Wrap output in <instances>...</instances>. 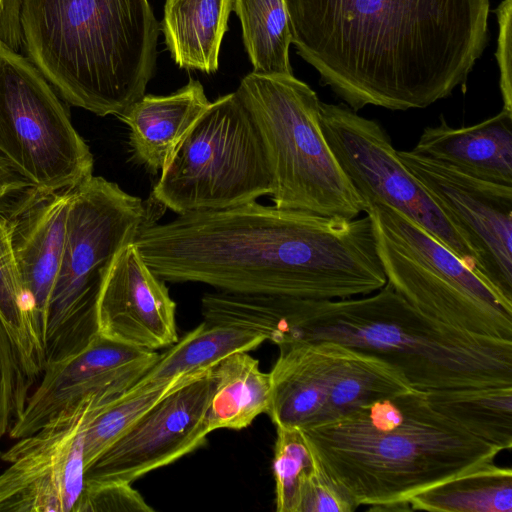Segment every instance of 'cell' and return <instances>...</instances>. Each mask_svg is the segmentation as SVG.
Segmentation results:
<instances>
[{
    "instance_id": "obj_1",
    "label": "cell",
    "mask_w": 512,
    "mask_h": 512,
    "mask_svg": "<svg viewBox=\"0 0 512 512\" xmlns=\"http://www.w3.org/2000/svg\"><path fill=\"white\" fill-rule=\"evenodd\" d=\"M134 244L165 282L313 300L371 294L386 283L370 217L241 206L145 223Z\"/></svg>"
},
{
    "instance_id": "obj_2",
    "label": "cell",
    "mask_w": 512,
    "mask_h": 512,
    "mask_svg": "<svg viewBox=\"0 0 512 512\" xmlns=\"http://www.w3.org/2000/svg\"><path fill=\"white\" fill-rule=\"evenodd\" d=\"M298 55L357 112L421 109L464 86L489 0H285Z\"/></svg>"
},
{
    "instance_id": "obj_3",
    "label": "cell",
    "mask_w": 512,
    "mask_h": 512,
    "mask_svg": "<svg viewBox=\"0 0 512 512\" xmlns=\"http://www.w3.org/2000/svg\"><path fill=\"white\" fill-rule=\"evenodd\" d=\"M269 340L278 347L331 341L375 355L424 393L512 385V340L442 323L412 306L389 283L345 299L277 296Z\"/></svg>"
},
{
    "instance_id": "obj_4",
    "label": "cell",
    "mask_w": 512,
    "mask_h": 512,
    "mask_svg": "<svg viewBox=\"0 0 512 512\" xmlns=\"http://www.w3.org/2000/svg\"><path fill=\"white\" fill-rule=\"evenodd\" d=\"M330 478L355 502L378 510L502 451L437 410L416 391L358 407L299 428Z\"/></svg>"
},
{
    "instance_id": "obj_5",
    "label": "cell",
    "mask_w": 512,
    "mask_h": 512,
    "mask_svg": "<svg viewBox=\"0 0 512 512\" xmlns=\"http://www.w3.org/2000/svg\"><path fill=\"white\" fill-rule=\"evenodd\" d=\"M27 57L68 104L119 116L154 75L159 24L148 0H21Z\"/></svg>"
},
{
    "instance_id": "obj_6",
    "label": "cell",
    "mask_w": 512,
    "mask_h": 512,
    "mask_svg": "<svg viewBox=\"0 0 512 512\" xmlns=\"http://www.w3.org/2000/svg\"><path fill=\"white\" fill-rule=\"evenodd\" d=\"M262 140L274 206L354 219L367 208L323 135L317 94L293 74L251 72L235 91Z\"/></svg>"
},
{
    "instance_id": "obj_7",
    "label": "cell",
    "mask_w": 512,
    "mask_h": 512,
    "mask_svg": "<svg viewBox=\"0 0 512 512\" xmlns=\"http://www.w3.org/2000/svg\"><path fill=\"white\" fill-rule=\"evenodd\" d=\"M147 222L142 199L103 177L91 176L71 191L61 262L45 315V366L76 355L98 336L96 307L104 277Z\"/></svg>"
},
{
    "instance_id": "obj_8",
    "label": "cell",
    "mask_w": 512,
    "mask_h": 512,
    "mask_svg": "<svg viewBox=\"0 0 512 512\" xmlns=\"http://www.w3.org/2000/svg\"><path fill=\"white\" fill-rule=\"evenodd\" d=\"M272 192L257 128L235 92L210 102L161 171L151 200L178 215L241 206Z\"/></svg>"
},
{
    "instance_id": "obj_9",
    "label": "cell",
    "mask_w": 512,
    "mask_h": 512,
    "mask_svg": "<svg viewBox=\"0 0 512 512\" xmlns=\"http://www.w3.org/2000/svg\"><path fill=\"white\" fill-rule=\"evenodd\" d=\"M387 283L422 313L472 333L512 340V313L464 262L384 202L367 203Z\"/></svg>"
},
{
    "instance_id": "obj_10",
    "label": "cell",
    "mask_w": 512,
    "mask_h": 512,
    "mask_svg": "<svg viewBox=\"0 0 512 512\" xmlns=\"http://www.w3.org/2000/svg\"><path fill=\"white\" fill-rule=\"evenodd\" d=\"M0 157L41 197L93 176L90 148L55 89L27 56L1 41Z\"/></svg>"
},
{
    "instance_id": "obj_11",
    "label": "cell",
    "mask_w": 512,
    "mask_h": 512,
    "mask_svg": "<svg viewBox=\"0 0 512 512\" xmlns=\"http://www.w3.org/2000/svg\"><path fill=\"white\" fill-rule=\"evenodd\" d=\"M320 125L339 166L366 204L378 200L399 211L476 274L472 249L400 161L378 122L346 105L321 102Z\"/></svg>"
},
{
    "instance_id": "obj_12",
    "label": "cell",
    "mask_w": 512,
    "mask_h": 512,
    "mask_svg": "<svg viewBox=\"0 0 512 512\" xmlns=\"http://www.w3.org/2000/svg\"><path fill=\"white\" fill-rule=\"evenodd\" d=\"M397 155L472 249L477 276L512 313V186L472 177L411 150Z\"/></svg>"
},
{
    "instance_id": "obj_13",
    "label": "cell",
    "mask_w": 512,
    "mask_h": 512,
    "mask_svg": "<svg viewBox=\"0 0 512 512\" xmlns=\"http://www.w3.org/2000/svg\"><path fill=\"white\" fill-rule=\"evenodd\" d=\"M115 399L93 397L17 439L2 453L0 512H78L85 485L84 431Z\"/></svg>"
},
{
    "instance_id": "obj_14",
    "label": "cell",
    "mask_w": 512,
    "mask_h": 512,
    "mask_svg": "<svg viewBox=\"0 0 512 512\" xmlns=\"http://www.w3.org/2000/svg\"><path fill=\"white\" fill-rule=\"evenodd\" d=\"M213 370V369H212ZM212 370L170 392L85 470V479L132 483L206 442Z\"/></svg>"
},
{
    "instance_id": "obj_15",
    "label": "cell",
    "mask_w": 512,
    "mask_h": 512,
    "mask_svg": "<svg viewBox=\"0 0 512 512\" xmlns=\"http://www.w3.org/2000/svg\"><path fill=\"white\" fill-rule=\"evenodd\" d=\"M156 351L131 347L98 335L84 350L45 366L9 437L39 430L57 415L93 397L118 398L157 361Z\"/></svg>"
},
{
    "instance_id": "obj_16",
    "label": "cell",
    "mask_w": 512,
    "mask_h": 512,
    "mask_svg": "<svg viewBox=\"0 0 512 512\" xmlns=\"http://www.w3.org/2000/svg\"><path fill=\"white\" fill-rule=\"evenodd\" d=\"M176 303L134 241L114 257L100 288L98 335L123 345L156 351L178 340Z\"/></svg>"
},
{
    "instance_id": "obj_17",
    "label": "cell",
    "mask_w": 512,
    "mask_h": 512,
    "mask_svg": "<svg viewBox=\"0 0 512 512\" xmlns=\"http://www.w3.org/2000/svg\"><path fill=\"white\" fill-rule=\"evenodd\" d=\"M72 190L37 197L10 217L19 276L41 344L46 310L61 262Z\"/></svg>"
},
{
    "instance_id": "obj_18",
    "label": "cell",
    "mask_w": 512,
    "mask_h": 512,
    "mask_svg": "<svg viewBox=\"0 0 512 512\" xmlns=\"http://www.w3.org/2000/svg\"><path fill=\"white\" fill-rule=\"evenodd\" d=\"M279 350L269 372L267 414L276 427L303 428L321 422L334 376L336 343L300 341Z\"/></svg>"
},
{
    "instance_id": "obj_19",
    "label": "cell",
    "mask_w": 512,
    "mask_h": 512,
    "mask_svg": "<svg viewBox=\"0 0 512 512\" xmlns=\"http://www.w3.org/2000/svg\"><path fill=\"white\" fill-rule=\"evenodd\" d=\"M412 152L447 164L472 177L512 186V112L475 125L453 128L441 116L426 127Z\"/></svg>"
},
{
    "instance_id": "obj_20",
    "label": "cell",
    "mask_w": 512,
    "mask_h": 512,
    "mask_svg": "<svg viewBox=\"0 0 512 512\" xmlns=\"http://www.w3.org/2000/svg\"><path fill=\"white\" fill-rule=\"evenodd\" d=\"M209 104L193 79L169 95L144 94L117 116L129 128L133 158L151 173L161 172Z\"/></svg>"
},
{
    "instance_id": "obj_21",
    "label": "cell",
    "mask_w": 512,
    "mask_h": 512,
    "mask_svg": "<svg viewBox=\"0 0 512 512\" xmlns=\"http://www.w3.org/2000/svg\"><path fill=\"white\" fill-rule=\"evenodd\" d=\"M233 0H166L162 19L165 43L183 69L218 70L222 39Z\"/></svg>"
},
{
    "instance_id": "obj_22",
    "label": "cell",
    "mask_w": 512,
    "mask_h": 512,
    "mask_svg": "<svg viewBox=\"0 0 512 512\" xmlns=\"http://www.w3.org/2000/svg\"><path fill=\"white\" fill-rule=\"evenodd\" d=\"M264 341L261 333L247 328L203 321L159 354L154 365L132 387L212 370L226 357L252 351Z\"/></svg>"
},
{
    "instance_id": "obj_23",
    "label": "cell",
    "mask_w": 512,
    "mask_h": 512,
    "mask_svg": "<svg viewBox=\"0 0 512 512\" xmlns=\"http://www.w3.org/2000/svg\"><path fill=\"white\" fill-rule=\"evenodd\" d=\"M214 387L208 409V428L240 430L248 427L271 402L270 374L248 352L234 353L212 370Z\"/></svg>"
},
{
    "instance_id": "obj_24",
    "label": "cell",
    "mask_w": 512,
    "mask_h": 512,
    "mask_svg": "<svg viewBox=\"0 0 512 512\" xmlns=\"http://www.w3.org/2000/svg\"><path fill=\"white\" fill-rule=\"evenodd\" d=\"M416 391L419 390L391 363L336 343L334 376L321 422L363 405Z\"/></svg>"
},
{
    "instance_id": "obj_25",
    "label": "cell",
    "mask_w": 512,
    "mask_h": 512,
    "mask_svg": "<svg viewBox=\"0 0 512 512\" xmlns=\"http://www.w3.org/2000/svg\"><path fill=\"white\" fill-rule=\"evenodd\" d=\"M412 510L512 512V470L487 463L438 483L409 500Z\"/></svg>"
},
{
    "instance_id": "obj_26",
    "label": "cell",
    "mask_w": 512,
    "mask_h": 512,
    "mask_svg": "<svg viewBox=\"0 0 512 512\" xmlns=\"http://www.w3.org/2000/svg\"><path fill=\"white\" fill-rule=\"evenodd\" d=\"M430 403L476 437L503 450L512 447V385L426 393Z\"/></svg>"
},
{
    "instance_id": "obj_27",
    "label": "cell",
    "mask_w": 512,
    "mask_h": 512,
    "mask_svg": "<svg viewBox=\"0 0 512 512\" xmlns=\"http://www.w3.org/2000/svg\"><path fill=\"white\" fill-rule=\"evenodd\" d=\"M0 317L25 371L36 382L44 370V351L19 276L13 247L11 219L1 210Z\"/></svg>"
},
{
    "instance_id": "obj_28",
    "label": "cell",
    "mask_w": 512,
    "mask_h": 512,
    "mask_svg": "<svg viewBox=\"0 0 512 512\" xmlns=\"http://www.w3.org/2000/svg\"><path fill=\"white\" fill-rule=\"evenodd\" d=\"M243 44L253 66L264 75L293 74L289 60L292 32L285 0H233Z\"/></svg>"
},
{
    "instance_id": "obj_29",
    "label": "cell",
    "mask_w": 512,
    "mask_h": 512,
    "mask_svg": "<svg viewBox=\"0 0 512 512\" xmlns=\"http://www.w3.org/2000/svg\"><path fill=\"white\" fill-rule=\"evenodd\" d=\"M206 372L183 375L144 387L131 386L113 402L98 411L90 419L84 431L85 470L157 402Z\"/></svg>"
},
{
    "instance_id": "obj_30",
    "label": "cell",
    "mask_w": 512,
    "mask_h": 512,
    "mask_svg": "<svg viewBox=\"0 0 512 512\" xmlns=\"http://www.w3.org/2000/svg\"><path fill=\"white\" fill-rule=\"evenodd\" d=\"M273 474L277 512H298L304 479L314 465V455L297 427H276Z\"/></svg>"
},
{
    "instance_id": "obj_31",
    "label": "cell",
    "mask_w": 512,
    "mask_h": 512,
    "mask_svg": "<svg viewBox=\"0 0 512 512\" xmlns=\"http://www.w3.org/2000/svg\"><path fill=\"white\" fill-rule=\"evenodd\" d=\"M34 383L25 371L0 317V441L19 418ZM2 453L0 451V461Z\"/></svg>"
},
{
    "instance_id": "obj_32",
    "label": "cell",
    "mask_w": 512,
    "mask_h": 512,
    "mask_svg": "<svg viewBox=\"0 0 512 512\" xmlns=\"http://www.w3.org/2000/svg\"><path fill=\"white\" fill-rule=\"evenodd\" d=\"M132 483L85 479L78 512H152Z\"/></svg>"
},
{
    "instance_id": "obj_33",
    "label": "cell",
    "mask_w": 512,
    "mask_h": 512,
    "mask_svg": "<svg viewBox=\"0 0 512 512\" xmlns=\"http://www.w3.org/2000/svg\"><path fill=\"white\" fill-rule=\"evenodd\" d=\"M357 508L314 456V465L302 483L298 512H352Z\"/></svg>"
},
{
    "instance_id": "obj_34",
    "label": "cell",
    "mask_w": 512,
    "mask_h": 512,
    "mask_svg": "<svg viewBox=\"0 0 512 512\" xmlns=\"http://www.w3.org/2000/svg\"><path fill=\"white\" fill-rule=\"evenodd\" d=\"M498 20V40L496 60L500 72V91L503 99V109L512 112V0H503L494 11Z\"/></svg>"
},
{
    "instance_id": "obj_35",
    "label": "cell",
    "mask_w": 512,
    "mask_h": 512,
    "mask_svg": "<svg viewBox=\"0 0 512 512\" xmlns=\"http://www.w3.org/2000/svg\"><path fill=\"white\" fill-rule=\"evenodd\" d=\"M21 0H1L0 5V30L3 32H15L20 28Z\"/></svg>"
},
{
    "instance_id": "obj_36",
    "label": "cell",
    "mask_w": 512,
    "mask_h": 512,
    "mask_svg": "<svg viewBox=\"0 0 512 512\" xmlns=\"http://www.w3.org/2000/svg\"><path fill=\"white\" fill-rule=\"evenodd\" d=\"M0 5H1V0H0Z\"/></svg>"
}]
</instances>
